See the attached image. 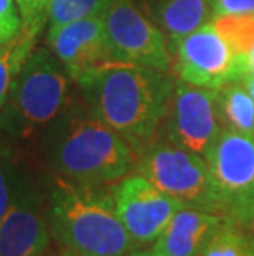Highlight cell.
<instances>
[{
	"instance_id": "1",
	"label": "cell",
	"mask_w": 254,
	"mask_h": 256,
	"mask_svg": "<svg viewBox=\"0 0 254 256\" xmlns=\"http://www.w3.org/2000/svg\"><path fill=\"white\" fill-rule=\"evenodd\" d=\"M93 112L139 156L165 121L177 78L172 73L131 63H104L76 80Z\"/></svg>"
},
{
	"instance_id": "2",
	"label": "cell",
	"mask_w": 254,
	"mask_h": 256,
	"mask_svg": "<svg viewBox=\"0 0 254 256\" xmlns=\"http://www.w3.org/2000/svg\"><path fill=\"white\" fill-rule=\"evenodd\" d=\"M45 218L53 242L79 256H129L136 250L106 185L53 174L46 184Z\"/></svg>"
},
{
	"instance_id": "3",
	"label": "cell",
	"mask_w": 254,
	"mask_h": 256,
	"mask_svg": "<svg viewBox=\"0 0 254 256\" xmlns=\"http://www.w3.org/2000/svg\"><path fill=\"white\" fill-rule=\"evenodd\" d=\"M45 154L56 176L88 185L116 184L136 166L132 147L89 106L63 110L48 126Z\"/></svg>"
},
{
	"instance_id": "4",
	"label": "cell",
	"mask_w": 254,
	"mask_h": 256,
	"mask_svg": "<svg viewBox=\"0 0 254 256\" xmlns=\"http://www.w3.org/2000/svg\"><path fill=\"white\" fill-rule=\"evenodd\" d=\"M71 81L50 48H33L0 110V136L18 142L50 126L66 106Z\"/></svg>"
},
{
	"instance_id": "5",
	"label": "cell",
	"mask_w": 254,
	"mask_h": 256,
	"mask_svg": "<svg viewBox=\"0 0 254 256\" xmlns=\"http://www.w3.org/2000/svg\"><path fill=\"white\" fill-rule=\"evenodd\" d=\"M134 172L185 206L221 215L208 164L197 152L155 138L136 156Z\"/></svg>"
},
{
	"instance_id": "6",
	"label": "cell",
	"mask_w": 254,
	"mask_h": 256,
	"mask_svg": "<svg viewBox=\"0 0 254 256\" xmlns=\"http://www.w3.org/2000/svg\"><path fill=\"white\" fill-rule=\"evenodd\" d=\"M221 215L253 226L254 136L223 129L205 156Z\"/></svg>"
},
{
	"instance_id": "7",
	"label": "cell",
	"mask_w": 254,
	"mask_h": 256,
	"mask_svg": "<svg viewBox=\"0 0 254 256\" xmlns=\"http://www.w3.org/2000/svg\"><path fill=\"white\" fill-rule=\"evenodd\" d=\"M102 22L112 62L172 72L174 62L167 35L134 0H111Z\"/></svg>"
},
{
	"instance_id": "8",
	"label": "cell",
	"mask_w": 254,
	"mask_h": 256,
	"mask_svg": "<svg viewBox=\"0 0 254 256\" xmlns=\"http://www.w3.org/2000/svg\"><path fill=\"white\" fill-rule=\"evenodd\" d=\"M174 50L177 76L188 84L218 91L246 74L233 46L212 22L183 36Z\"/></svg>"
},
{
	"instance_id": "9",
	"label": "cell",
	"mask_w": 254,
	"mask_h": 256,
	"mask_svg": "<svg viewBox=\"0 0 254 256\" xmlns=\"http://www.w3.org/2000/svg\"><path fill=\"white\" fill-rule=\"evenodd\" d=\"M111 192L119 218L136 248L154 244L174 215L185 206L136 172L112 184Z\"/></svg>"
},
{
	"instance_id": "10",
	"label": "cell",
	"mask_w": 254,
	"mask_h": 256,
	"mask_svg": "<svg viewBox=\"0 0 254 256\" xmlns=\"http://www.w3.org/2000/svg\"><path fill=\"white\" fill-rule=\"evenodd\" d=\"M223 129L218 91L188 84L177 78L165 116V139L205 157Z\"/></svg>"
},
{
	"instance_id": "11",
	"label": "cell",
	"mask_w": 254,
	"mask_h": 256,
	"mask_svg": "<svg viewBox=\"0 0 254 256\" xmlns=\"http://www.w3.org/2000/svg\"><path fill=\"white\" fill-rule=\"evenodd\" d=\"M50 244L45 197L21 170L12 204L0 222V256H46Z\"/></svg>"
},
{
	"instance_id": "12",
	"label": "cell",
	"mask_w": 254,
	"mask_h": 256,
	"mask_svg": "<svg viewBox=\"0 0 254 256\" xmlns=\"http://www.w3.org/2000/svg\"><path fill=\"white\" fill-rule=\"evenodd\" d=\"M46 46L76 81L91 68L111 63L102 17H91L46 30Z\"/></svg>"
},
{
	"instance_id": "13",
	"label": "cell",
	"mask_w": 254,
	"mask_h": 256,
	"mask_svg": "<svg viewBox=\"0 0 254 256\" xmlns=\"http://www.w3.org/2000/svg\"><path fill=\"white\" fill-rule=\"evenodd\" d=\"M225 218L212 212L183 206L174 215L152 248L162 256H200Z\"/></svg>"
},
{
	"instance_id": "14",
	"label": "cell",
	"mask_w": 254,
	"mask_h": 256,
	"mask_svg": "<svg viewBox=\"0 0 254 256\" xmlns=\"http://www.w3.org/2000/svg\"><path fill=\"white\" fill-rule=\"evenodd\" d=\"M149 17L167 35L170 52L183 36L213 20L210 0H149Z\"/></svg>"
},
{
	"instance_id": "15",
	"label": "cell",
	"mask_w": 254,
	"mask_h": 256,
	"mask_svg": "<svg viewBox=\"0 0 254 256\" xmlns=\"http://www.w3.org/2000/svg\"><path fill=\"white\" fill-rule=\"evenodd\" d=\"M218 111L225 129L254 136V100L243 81L218 90Z\"/></svg>"
},
{
	"instance_id": "16",
	"label": "cell",
	"mask_w": 254,
	"mask_h": 256,
	"mask_svg": "<svg viewBox=\"0 0 254 256\" xmlns=\"http://www.w3.org/2000/svg\"><path fill=\"white\" fill-rule=\"evenodd\" d=\"M200 256H254V230L243 226L230 218H225Z\"/></svg>"
},
{
	"instance_id": "17",
	"label": "cell",
	"mask_w": 254,
	"mask_h": 256,
	"mask_svg": "<svg viewBox=\"0 0 254 256\" xmlns=\"http://www.w3.org/2000/svg\"><path fill=\"white\" fill-rule=\"evenodd\" d=\"M35 43L36 38L20 34L15 40L0 45V110L7 100L15 74L18 73L30 53L33 52Z\"/></svg>"
},
{
	"instance_id": "18",
	"label": "cell",
	"mask_w": 254,
	"mask_h": 256,
	"mask_svg": "<svg viewBox=\"0 0 254 256\" xmlns=\"http://www.w3.org/2000/svg\"><path fill=\"white\" fill-rule=\"evenodd\" d=\"M111 0H50L48 4V30L71 22L102 17Z\"/></svg>"
},
{
	"instance_id": "19",
	"label": "cell",
	"mask_w": 254,
	"mask_h": 256,
	"mask_svg": "<svg viewBox=\"0 0 254 256\" xmlns=\"http://www.w3.org/2000/svg\"><path fill=\"white\" fill-rule=\"evenodd\" d=\"M21 18V34L38 38L48 25V4L50 0H15Z\"/></svg>"
},
{
	"instance_id": "20",
	"label": "cell",
	"mask_w": 254,
	"mask_h": 256,
	"mask_svg": "<svg viewBox=\"0 0 254 256\" xmlns=\"http://www.w3.org/2000/svg\"><path fill=\"white\" fill-rule=\"evenodd\" d=\"M21 168L13 164L12 157L0 146V222L12 204Z\"/></svg>"
},
{
	"instance_id": "21",
	"label": "cell",
	"mask_w": 254,
	"mask_h": 256,
	"mask_svg": "<svg viewBox=\"0 0 254 256\" xmlns=\"http://www.w3.org/2000/svg\"><path fill=\"white\" fill-rule=\"evenodd\" d=\"M21 34V18L15 0H0V45Z\"/></svg>"
},
{
	"instance_id": "22",
	"label": "cell",
	"mask_w": 254,
	"mask_h": 256,
	"mask_svg": "<svg viewBox=\"0 0 254 256\" xmlns=\"http://www.w3.org/2000/svg\"><path fill=\"white\" fill-rule=\"evenodd\" d=\"M213 17L254 12V0H210Z\"/></svg>"
},
{
	"instance_id": "23",
	"label": "cell",
	"mask_w": 254,
	"mask_h": 256,
	"mask_svg": "<svg viewBox=\"0 0 254 256\" xmlns=\"http://www.w3.org/2000/svg\"><path fill=\"white\" fill-rule=\"evenodd\" d=\"M129 256H162L154 248H136Z\"/></svg>"
},
{
	"instance_id": "24",
	"label": "cell",
	"mask_w": 254,
	"mask_h": 256,
	"mask_svg": "<svg viewBox=\"0 0 254 256\" xmlns=\"http://www.w3.org/2000/svg\"><path fill=\"white\" fill-rule=\"evenodd\" d=\"M243 84H245L246 86V90L248 91H250V94L253 96V100H254V74H250V73H248V74H245V76H243Z\"/></svg>"
},
{
	"instance_id": "25",
	"label": "cell",
	"mask_w": 254,
	"mask_h": 256,
	"mask_svg": "<svg viewBox=\"0 0 254 256\" xmlns=\"http://www.w3.org/2000/svg\"><path fill=\"white\" fill-rule=\"evenodd\" d=\"M248 73L254 74V43H253L251 50H250V53H248V56H246V74Z\"/></svg>"
},
{
	"instance_id": "26",
	"label": "cell",
	"mask_w": 254,
	"mask_h": 256,
	"mask_svg": "<svg viewBox=\"0 0 254 256\" xmlns=\"http://www.w3.org/2000/svg\"><path fill=\"white\" fill-rule=\"evenodd\" d=\"M46 256H79V254L73 253V252H68V250H63V248H59V252H58V253H53V254H50V253H48Z\"/></svg>"
},
{
	"instance_id": "27",
	"label": "cell",
	"mask_w": 254,
	"mask_h": 256,
	"mask_svg": "<svg viewBox=\"0 0 254 256\" xmlns=\"http://www.w3.org/2000/svg\"><path fill=\"white\" fill-rule=\"evenodd\" d=\"M253 230H254V222H253Z\"/></svg>"
}]
</instances>
